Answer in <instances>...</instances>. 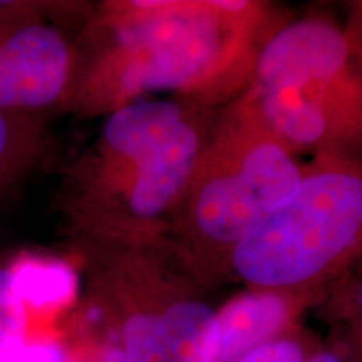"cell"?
<instances>
[{
    "instance_id": "cell-11",
    "label": "cell",
    "mask_w": 362,
    "mask_h": 362,
    "mask_svg": "<svg viewBox=\"0 0 362 362\" xmlns=\"http://www.w3.org/2000/svg\"><path fill=\"white\" fill-rule=\"evenodd\" d=\"M314 349L298 334H287L248 351L233 362H307Z\"/></svg>"
},
{
    "instance_id": "cell-3",
    "label": "cell",
    "mask_w": 362,
    "mask_h": 362,
    "mask_svg": "<svg viewBox=\"0 0 362 362\" xmlns=\"http://www.w3.org/2000/svg\"><path fill=\"white\" fill-rule=\"evenodd\" d=\"M300 176L296 153L245 89L216 112L166 242L203 285L220 282L238 243L292 197Z\"/></svg>"
},
{
    "instance_id": "cell-4",
    "label": "cell",
    "mask_w": 362,
    "mask_h": 362,
    "mask_svg": "<svg viewBox=\"0 0 362 362\" xmlns=\"http://www.w3.org/2000/svg\"><path fill=\"white\" fill-rule=\"evenodd\" d=\"M124 362H211L216 309L166 240H67Z\"/></svg>"
},
{
    "instance_id": "cell-2",
    "label": "cell",
    "mask_w": 362,
    "mask_h": 362,
    "mask_svg": "<svg viewBox=\"0 0 362 362\" xmlns=\"http://www.w3.org/2000/svg\"><path fill=\"white\" fill-rule=\"evenodd\" d=\"M216 112L187 99L143 98L106 115L62 176L57 208L67 240H166Z\"/></svg>"
},
{
    "instance_id": "cell-14",
    "label": "cell",
    "mask_w": 362,
    "mask_h": 362,
    "mask_svg": "<svg viewBox=\"0 0 362 362\" xmlns=\"http://www.w3.org/2000/svg\"><path fill=\"white\" fill-rule=\"evenodd\" d=\"M307 362H344V359L337 354V352L322 349V351H315L314 354L307 359Z\"/></svg>"
},
{
    "instance_id": "cell-10",
    "label": "cell",
    "mask_w": 362,
    "mask_h": 362,
    "mask_svg": "<svg viewBox=\"0 0 362 362\" xmlns=\"http://www.w3.org/2000/svg\"><path fill=\"white\" fill-rule=\"evenodd\" d=\"M52 155V138L40 116L0 110V203L24 187Z\"/></svg>"
},
{
    "instance_id": "cell-12",
    "label": "cell",
    "mask_w": 362,
    "mask_h": 362,
    "mask_svg": "<svg viewBox=\"0 0 362 362\" xmlns=\"http://www.w3.org/2000/svg\"><path fill=\"white\" fill-rule=\"evenodd\" d=\"M344 25L351 34L362 40V0L347 2V22Z\"/></svg>"
},
{
    "instance_id": "cell-1",
    "label": "cell",
    "mask_w": 362,
    "mask_h": 362,
    "mask_svg": "<svg viewBox=\"0 0 362 362\" xmlns=\"http://www.w3.org/2000/svg\"><path fill=\"white\" fill-rule=\"evenodd\" d=\"M260 0H111L86 11L62 110L110 115L149 93L221 107L282 24Z\"/></svg>"
},
{
    "instance_id": "cell-13",
    "label": "cell",
    "mask_w": 362,
    "mask_h": 362,
    "mask_svg": "<svg viewBox=\"0 0 362 362\" xmlns=\"http://www.w3.org/2000/svg\"><path fill=\"white\" fill-rule=\"evenodd\" d=\"M352 312H354V320H356V329L359 334L361 344H362V277L357 282L354 288V302H352Z\"/></svg>"
},
{
    "instance_id": "cell-5",
    "label": "cell",
    "mask_w": 362,
    "mask_h": 362,
    "mask_svg": "<svg viewBox=\"0 0 362 362\" xmlns=\"http://www.w3.org/2000/svg\"><path fill=\"white\" fill-rule=\"evenodd\" d=\"M247 90L293 153L362 156V40L346 25L284 21L262 45Z\"/></svg>"
},
{
    "instance_id": "cell-9",
    "label": "cell",
    "mask_w": 362,
    "mask_h": 362,
    "mask_svg": "<svg viewBox=\"0 0 362 362\" xmlns=\"http://www.w3.org/2000/svg\"><path fill=\"white\" fill-rule=\"evenodd\" d=\"M317 293L250 291L216 310L215 352L211 362H233L262 344L292 332Z\"/></svg>"
},
{
    "instance_id": "cell-8",
    "label": "cell",
    "mask_w": 362,
    "mask_h": 362,
    "mask_svg": "<svg viewBox=\"0 0 362 362\" xmlns=\"http://www.w3.org/2000/svg\"><path fill=\"white\" fill-rule=\"evenodd\" d=\"M74 272L27 252L0 253V362H27L29 307L71 296Z\"/></svg>"
},
{
    "instance_id": "cell-6",
    "label": "cell",
    "mask_w": 362,
    "mask_h": 362,
    "mask_svg": "<svg viewBox=\"0 0 362 362\" xmlns=\"http://www.w3.org/2000/svg\"><path fill=\"white\" fill-rule=\"evenodd\" d=\"M362 262V156L319 153L296 192L235 248L226 279L317 293Z\"/></svg>"
},
{
    "instance_id": "cell-7",
    "label": "cell",
    "mask_w": 362,
    "mask_h": 362,
    "mask_svg": "<svg viewBox=\"0 0 362 362\" xmlns=\"http://www.w3.org/2000/svg\"><path fill=\"white\" fill-rule=\"evenodd\" d=\"M69 4L0 2V110L37 115L62 106L76 37L62 25Z\"/></svg>"
}]
</instances>
